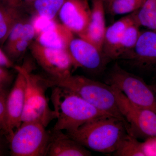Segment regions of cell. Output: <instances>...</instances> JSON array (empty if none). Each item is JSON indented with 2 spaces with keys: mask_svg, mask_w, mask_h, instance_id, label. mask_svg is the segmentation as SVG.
<instances>
[{
  "mask_svg": "<svg viewBox=\"0 0 156 156\" xmlns=\"http://www.w3.org/2000/svg\"><path fill=\"white\" fill-rule=\"evenodd\" d=\"M66 134L86 148L108 154L117 150L128 133L124 122L106 115L89 121L75 131Z\"/></svg>",
  "mask_w": 156,
  "mask_h": 156,
  "instance_id": "1",
  "label": "cell"
},
{
  "mask_svg": "<svg viewBox=\"0 0 156 156\" xmlns=\"http://www.w3.org/2000/svg\"><path fill=\"white\" fill-rule=\"evenodd\" d=\"M48 87H58L76 94L101 111L119 118L129 126L120 112L110 85L94 80L83 76L70 74L55 79L45 78Z\"/></svg>",
  "mask_w": 156,
  "mask_h": 156,
  "instance_id": "2",
  "label": "cell"
},
{
  "mask_svg": "<svg viewBox=\"0 0 156 156\" xmlns=\"http://www.w3.org/2000/svg\"><path fill=\"white\" fill-rule=\"evenodd\" d=\"M53 88L51 99L57 119L55 131H74L89 121L109 115L70 91L60 87Z\"/></svg>",
  "mask_w": 156,
  "mask_h": 156,
  "instance_id": "3",
  "label": "cell"
},
{
  "mask_svg": "<svg viewBox=\"0 0 156 156\" xmlns=\"http://www.w3.org/2000/svg\"><path fill=\"white\" fill-rule=\"evenodd\" d=\"M14 68L20 71L25 79V102L22 123L37 122L47 127L51 121L56 119V114L48 105L45 93L49 87L44 78L34 74L25 66H15Z\"/></svg>",
  "mask_w": 156,
  "mask_h": 156,
  "instance_id": "4",
  "label": "cell"
},
{
  "mask_svg": "<svg viewBox=\"0 0 156 156\" xmlns=\"http://www.w3.org/2000/svg\"><path fill=\"white\" fill-rule=\"evenodd\" d=\"M105 83L116 87L134 104L156 113V94L150 85L119 63H116L112 66Z\"/></svg>",
  "mask_w": 156,
  "mask_h": 156,
  "instance_id": "5",
  "label": "cell"
},
{
  "mask_svg": "<svg viewBox=\"0 0 156 156\" xmlns=\"http://www.w3.org/2000/svg\"><path fill=\"white\" fill-rule=\"evenodd\" d=\"M37 122L21 123L9 137L11 155L47 156L51 135Z\"/></svg>",
  "mask_w": 156,
  "mask_h": 156,
  "instance_id": "6",
  "label": "cell"
},
{
  "mask_svg": "<svg viewBox=\"0 0 156 156\" xmlns=\"http://www.w3.org/2000/svg\"><path fill=\"white\" fill-rule=\"evenodd\" d=\"M118 107L128 126V134L137 138L156 136V113L130 101L116 87L111 86Z\"/></svg>",
  "mask_w": 156,
  "mask_h": 156,
  "instance_id": "7",
  "label": "cell"
},
{
  "mask_svg": "<svg viewBox=\"0 0 156 156\" xmlns=\"http://www.w3.org/2000/svg\"><path fill=\"white\" fill-rule=\"evenodd\" d=\"M32 56L49 77L62 79L71 74L75 68L68 50L47 48L34 41L30 46Z\"/></svg>",
  "mask_w": 156,
  "mask_h": 156,
  "instance_id": "8",
  "label": "cell"
},
{
  "mask_svg": "<svg viewBox=\"0 0 156 156\" xmlns=\"http://www.w3.org/2000/svg\"><path fill=\"white\" fill-rule=\"evenodd\" d=\"M118 59L139 72L156 76V32H141L133 50Z\"/></svg>",
  "mask_w": 156,
  "mask_h": 156,
  "instance_id": "9",
  "label": "cell"
},
{
  "mask_svg": "<svg viewBox=\"0 0 156 156\" xmlns=\"http://www.w3.org/2000/svg\"><path fill=\"white\" fill-rule=\"evenodd\" d=\"M68 50L75 68H82L94 74L103 72L111 61L93 44L80 37L73 38L69 45Z\"/></svg>",
  "mask_w": 156,
  "mask_h": 156,
  "instance_id": "10",
  "label": "cell"
},
{
  "mask_svg": "<svg viewBox=\"0 0 156 156\" xmlns=\"http://www.w3.org/2000/svg\"><path fill=\"white\" fill-rule=\"evenodd\" d=\"M14 86L7 96L5 119L2 127L9 137L14 134V130L22 123L21 118L25 102V77L18 70Z\"/></svg>",
  "mask_w": 156,
  "mask_h": 156,
  "instance_id": "11",
  "label": "cell"
},
{
  "mask_svg": "<svg viewBox=\"0 0 156 156\" xmlns=\"http://www.w3.org/2000/svg\"><path fill=\"white\" fill-rule=\"evenodd\" d=\"M58 15L62 24L80 36L89 25L91 7L88 0H66Z\"/></svg>",
  "mask_w": 156,
  "mask_h": 156,
  "instance_id": "12",
  "label": "cell"
},
{
  "mask_svg": "<svg viewBox=\"0 0 156 156\" xmlns=\"http://www.w3.org/2000/svg\"><path fill=\"white\" fill-rule=\"evenodd\" d=\"M73 34L61 23L53 20L39 29L35 41L47 48L68 50L70 42L74 37Z\"/></svg>",
  "mask_w": 156,
  "mask_h": 156,
  "instance_id": "13",
  "label": "cell"
},
{
  "mask_svg": "<svg viewBox=\"0 0 156 156\" xmlns=\"http://www.w3.org/2000/svg\"><path fill=\"white\" fill-rule=\"evenodd\" d=\"M91 15L89 25L85 33L79 37L92 43L102 52L107 28L105 20L106 11L102 0H91Z\"/></svg>",
  "mask_w": 156,
  "mask_h": 156,
  "instance_id": "14",
  "label": "cell"
},
{
  "mask_svg": "<svg viewBox=\"0 0 156 156\" xmlns=\"http://www.w3.org/2000/svg\"><path fill=\"white\" fill-rule=\"evenodd\" d=\"M135 22L136 21L134 12L124 16L107 27L102 52L111 61L118 59V49L123 34L128 26Z\"/></svg>",
  "mask_w": 156,
  "mask_h": 156,
  "instance_id": "15",
  "label": "cell"
},
{
  "mask_svg": "<svg viewBox=\"0 0 156 156\" xmlns=\"http://www.w3.org/2000/svg\"><path fill=\"white\" fill-rule=\"evenodd\" d=\"M25 8L19 0H0V46H3L10 31L25 18Z\"/></svg>",
  "mask_w": 156,
  "mask_h": 156,
  "instance_id": "16",
  "label": "cell"
},
{
  "mask_svg": "<svg viewBox=\"0 0 156 156\" xmlns=\"http://www.w3.org/2000/svg\"><path fill=\"white\" fill-rule=\"evenodd\" d=\"M91 152L61 131H55L51 135L47 156H89Z\"/></svg>",
  "mask_w": 156,
  "mask_h": 156,
  "instance_id": "17",
  "label": "cell"
},
{
  "mask_svg": "<svg viewBox=\"0 0 156 156\" xmlns=\"http://www.w3.org/2000/svg\"><path fill=\"white\" fill-rule=\"evenodd\" d=\"M66 0H35L23 4L25 8H30L37 17L48 21L54 20Z\"/></svg>",
  "mask_w": 156,
  "mask_h": 156,
  "instance_id": "18",
  "label": "cell"
},
{
  "mask_svg": "<svg viewBox=\"0 0 156 156\" xmlns=\"http://www.w3.org/2000/svg\"><path fill=\"white\" fill-rule=\"evenodd\" d=\"M134 13L135 19L140 26L147 27L156 32V0H145Z\"/></svg>",
  "mask_w": 156,
  "mask_h": 156,
  "instance_id": "19",
  "label": "cell"
},
{
  "mask_svg": "<svg viewBox=\"0 0 156 156\" xmlns=\"http://www.w3.org/2000/svg\"><path fill=\"white\" fill-rule=\"evenodd\" d=\"M137 22L128 26L123 34L118 49V59L121 56L134 49L141 32Z\"/></svg>",
  "mask_w": 156,
  "mask_h": 156,
  "instance_id": "20",
  "label": "cell"
},
{
  "mask_svg": "<svg viewBox=\"0 0 156 156\" xmlns=\"http://www.w3.org/2000/svg\"><path fill=\"white\" fill-rule=\"evenodd\" d=\"M113 154L114 155L118 156H144L142 142L128 134Z\"/></svg>",
  "mask_w": 156,
  "mask_h": 156,
  "instance_id": "21",
  "label": "cell"
},
{
  "mask_svg": "<svg viewBox=\"0 0 156 156\" xmlns=\"http://www.w3.org/2000/svg\"><path fill=\"white\" fill-rule=\"evenodd\" d=\"M145 0H113L108 9L113 15L131 14L138 10Z\"/></svg>",
  "mask_w": 156,
  "mask_h": 156,
  "instance_id": "22",
  "label": "cell"
},
{
  "mask_svg": "<svg viewBox=\"0 0 156 156\" xmlns=\"http://www.w3.org/2000/svg\"><path fill=\"white\" fill-rule=\"evenodd\" d=\"M142 147L144 156H156V136L145 139Z\"/></svg>",
  "mask_w": 156,
  "mask_h": 156,
  "instance_id": "23",
  "label": "cell"
},
{
  "mask_svg": "<svg viewBox=\"0 0 156 156\" xmlns=\"http://www.w3.org/2000/svg\"><path fill=\"white\" fill-rule=\"evenodd\" d=\"M7 69L0 66V89H6L13 80L12 74Z\"/></svg>",
  "mask_w": 156,
  "mask_h": 156,
  "instance_id": "24",
  "label": "cell"
},
{
  "mask_svg": "<svg viewBox=\"0 0 156 156\" xmlns=\"http://www.w3.org/2000/svg\"><path fill=\"white\" fill-rule=\"evenodd\" d=\"M8 93L7 89H0V128H1L5 121L6 100Z\"/></svg>",
  "mask_w": 156,
  "mask_h": 156,
  "instance_id": "25",
  "label": "cell"
},
{
  "mask_svg": "<svg viewBox=\"0 0 156 156\" xmlns=\"http://www.w3.org/2000/svg\"><path fill=\"white\" fill-rule=\"evenodd\" d=\"M0 66L7 68H14V62L6 55L3 49L1 48L0 46Z\"/></svg>",
  "mask_w": 156,
  "mask_h": 156,
  "instance_id": "26",
  "label": "cell"
},
{
  "mask_svg": "<svg viewBox=\"0 0 156 156\" xmlns=\"http://www.w3.org/2000/svg\"><path fill=\"white\" fill-rule=\"evenodd\" d=\"M113 1V0H102L105 7V11H108L110 6Z\"/></svg>",
  "mask_w": 156,
  "mask_h": 156,
  "instance_id": "27",
  "label": "cell"
},
{
  "mask_svg": "<svg viewBox=\"0 0 156 156\" xmlns=\"http://www.w3.org/2000/svg\"><path fill=\"white\" fill-rule=\"evenodd\" d=\"M150 86L154 92L156 94V76L154 80L150 84Z\"/></svg>",
  "mask_w": 156,
  "mask_h": 156,
  "instance_id": "28",
  "label": "cell"
},
{
  "mask_svg": "<svg viewBox=\"0 0 156 156\" xmlns=\"http://www.w3.org/2000/svg\"><path fill=\"white\" fill-rule=\"evenodd\" d=\"M20 2L24 4H27V3H30L33 2L35 0H19Z\"/></svg>",
  "mask_w": 156,
  "mask_h": 156,
  "instance_id": "29",
  "label": "cell"
},
{
  "mask_svg": "<svg viewBox=\"0 0 156 156\" xmlns=\"http://www.w3.org/2000/svg\"><path fill=\"white\" fill-rule=\"evenodd\" d=\"M3 154L2 148V145H1V144H0V156L3 155Z\"/></svg>",
  "mask_w": 156,
  "mask_h": 156,
  "instance_id": "30",
  "label": "cell"
}]
</instances>
